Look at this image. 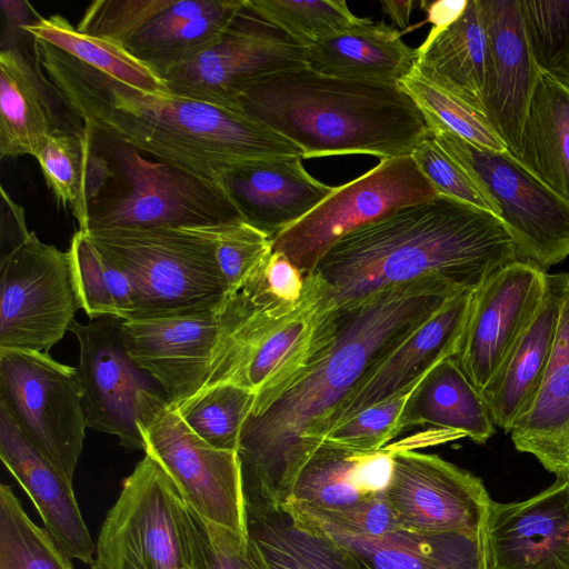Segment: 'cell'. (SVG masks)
Masks as SVG:
<instances>
[{
    "mask_svg": "<svg viewBox=\"0 0 569 569\" xmlns=\"http://www.w3.org/2000/svg\"><path fill=\"white\" fill-rule=\"evenodd\" d=\"M254 400L256 395L247 389L216 385L201 388L173 409L206 442L218 449L238 452L241 430Z\"/></svg>",
    "mask_w": 569,
    "mask_h": 569,
    "instance_id": "38",
    "label": "cell"
},
{
    "mask_svg": "<svg viewBox=\"0 0 569 569\" xmlns=\"http://www.w3.org/2000/svg\"><path fill=\"white\" fill-rule=\"evenodd\" d=\"M191 511V569H267L250 538L211 523Z\"/></svg>",
    "mask_w": 569,
    "mask_h": 569,
    "instance_id": "45",
    "label": "cell"
},
{
    "mask_svg": "<svg viewBox=\"0 0 569 569\" xmlns=\"http://www.w3.org/2000/svg\"><path fill=\"white\" fill-rule=\"evenodd\" d=\"M176 0H96L77 29L93 37L124 43Z\"/></svg>",
    "mask_w": 569,
    "mask_h": 569,
    "instance_id": "47",
    "label": "cell"
},
{
    "mask_svg": "<svg viewBox=\"0 0 569 569\" xmlns=\"http://www.w3.org/2000/svg\"><path fill=\"white\" fill-rule=\"evenodd\" d=\"M418 383L333 427L323 442L360 452H373L386 448L387 443L403 430V412Z\"/></svg>",
    "mask_w": 569,
    "mask_h": 569,
    "instance_id": "44",
    "label": "cell"
},
{
    "mask_svg": "<svg viewBox=\"0 0 569 569\" xmlns=\"http://www.w3.org/2000/svg\"><path fill=\"white\" fill-rule=\"evenodd\" d=\"M486 52L479 1L468 0L462 14L453 23L429 31L417 48L412 70L483 114Z\"/></svg>",
    "mask_w": 569,
    "mask_h": 569,
    "instance_id": "29",
    "label": "cell"
},
{
    "mask_svg": "<svg viewBox=\"0 0 569 569\" xmlns=\"http://www.w3.org/2000/svg\"><path fill=\"white\" fill-rule=\"evenodd\" d=\"M79 309L68 250L26 231L1 258L0 349L48 352Z\"/></svg>",
    "mask_w": 569,
    "mask_h": 569,
    "instance_id": "14",
    "label": "cell"
},
{
    "mask_svg": "<svg viewBox=\"0 0 569 569\" xmlns=\"http://www.w3.org/2000/svg\"><path fill=\"white\" fill-rule=\"evenodd\" d=\"M253 278L272 297L296 302L303 292L306 277L283 253L272 251Z\"/></svg>",
    "mask_w": 569,
    "mask_h": 569,
    "instance_id": "49",
    "label": "cell"
},
{
    "mask_svg": "<svg viewBox=\"0 0 569 569\" xmlns=\"http://www.w3.org/2000/svg\"><path fill=\"white\" fill-rule=\"evenodd\" d=\"M84 232L127 276L133 292L130 319L218 308L228 295L206 227Z\"/></svg>",
    "mask_w": 569,
    "mask_h": 569,
    "instance_id": "6",
    "label": "cell"
},
{
    "mask_svg": "<svg viewBox=\"0 0 569 569\" xmlns=\"http://www.w3.org/2000/svg\"><path fill=\"white\" fill-rule=\"evenodd\" d=\"M489 569H569V478L519 502L491 506Z\"/></svg>",
    "mask_w": 569,
    "mask_h": 569,
    "instance_id": "21",
    "label": "cell"
},
{
    "mask_svg": "<svg viewBox=\"0 0 569 569\" xmlns=\"http://www.w3.org/2000/svg\"><path fill=\"white\" fill-rule=\"evenodd\" d=\"M21 29L87 66L128 86L169 92L164 79L132 56L122 43L80 32L64 17L53 14L24 23Z\"/></svg>",
    "mask_w": 569,
    "mask_h": 569,
    "instance_id": "36",
    "label": "cell"
},
{
    "mask_svg": "<svg viewBox=\"0 0 569 569\" xmlns=\"http://www.w3.org/2000/svg\"><path fill=\"white\" fill-rule=\"evenodd\" d=\"M71 558L24 511L12 488L0 486V569H73Z\"/></svg>",
    "mask_w": 569,
    "mask_h": 569,
    "instance_id": "39",
    "label": "cell"
},
{
    "mask_svg": "<svg viewBox=\"0 0 569 569\" xmlns=\"http://www.w3.org/2000/svg\"><path fill=\"white\" fill-rule=\"evenodd\" d=\"M487 52L483 116L516 159L540 76L526 38L519 0H478Z\"/></svg>",
    "mask_w": 569,
    "mask_h": 569,
    "instance_id": "20",
    "label": "cell"
},
{
    "mask_svg": "<svg viewBox=\"0 0 569 569\" xmlns=\"http://www.w3.org/2000/svg\"><path fill=\"white\" fill-rule=\"evenodd\" d=\"M302 159L283 156L252 160L222 180L242 219L270 239L302 219L335 189L313 178Z\"/></svg>",
    "mask_w": 569,
    "mask_h": 569,
    "instance_id": "22",
    "label": "cell"
},
{
    "mask_svg": "<svg viewBox=\"0 0 569 569\" xmlns=\"http://www.w3.org/2000/svg\"><path fill=\"white\" fill-rule=\"evenodd\" d=\"M244 2L176 0L123 46L161 76L216 43L232 24Z\"/></svg>",
    "mask_w": 569,
    "mask_h": 569,
    "instance_id": "27",
    "label": "cell"
},
{
    "mask_svg": "<svg viewBox=\"0 0 569 569\" xmlns=\"http://www.w3.org/2000/svg\"><path fill=\"white\" fill-rule=\"evenodd\" d=\"M399 83L418 104L429 129L442 128L478 147L508 151L483 114L429 83L413 70Z\"/></svg>",
    "mask_w": 569,
    "mask_h": 569,
    "instance_id": "41",
    "label": "cell"
},
{
    "mask_svg": "<svg viewBox=\"0 0 569 569\" xmlns=\"http://www.w3.org/2000/svg\"><path fill=\"white\" fill-rule=\"evenodd\" d=\"M121 318L100 317L88 323L77 320L70 330L79 345L78 375L88 428L117 436L131 450H146L138 426L140 402L160 385L129 356Z\"/></svg>",
    "mask_w": 569,
    "mask_h": 569,
    "instance_id": "16",
    "label": "cell"
},
{
    "mask_svg": "<svg viewBox=\"0 0 569 569\" xmlns=\"http://www.w3.org/2000/svg\"><path fill=\"white\" fill-rule=\"evenodd\" d=\"M0 409L72 482L88 428L78 369L48 352L0 349Z\"/></svg>",
    "mask_w": 569,
    "mask_h": 569,
    "instance_id": "10",
    "label": "cell"
},
{
    "mask_svg": "<svg viewBox=\"0 0 569 569\" xmlns=\"http://www.w3.org/2000/svg\"><path fill=\"white\" fill-rule=\"evenodd\" d=\"M475 290L456 293L392 343L340 406L329 431L418 383L440 361L455 357L466 330Z\"/></svg>",
    "mask_w": 569,
    "mask_h": 569,
    "instance_id": "19",
    "label": "cell"
},
{
    "mask_svg": "<svg viewBox=\"0 0 569 569\" xmlns=\"http://www.w3.org/2000/svg\"><path fill=\"white\" fill-rule=\"evenodd\" d=\"M50 82L16 48L0 52V157H37L60 126Z\"/></svg>",
    "mask_w": 569,
    "mask_h": 569,
    "instance_id": "30",
    "label": "cell"
},
{
    "mask_svg": "<svg viewBox=\"0 0 569 569\" xmlns=\"http://www.w3.org/2000/svg\"><path fill=\"white\" fill-rule=\"evenodd\" d=\"M382 11L392 20L399 28H407L410 21L413 1L405 0H382L380 1Z\"/></svg>",
    "mask_w": 569,
    "mask_h": 569,
    "instance_id": "51",
    "label": "cell"
},
{
    "mask_svg": "<svg viewBox=\"0 0 569 569\" xmlns=\"http://www.w3.org/2000/svg\"><path fill=\"white\" fill-rule=\"evenodd\" d=\"M417 49L383 21L359 18L309 46L308 68L342 79L399 83L415 66Z\"/></svg>",
    "mask_w": 569,
    "mask_h": 569,
    "instance_id": "28",
    "label": "cell"
},
{
    "mask_svg": "<svg viewBox=\"0 0 569 569\" xmlns=\"http://www.w3.org/2000/svg\"><path fill=\"white\" fill-rule=\"evenodd\" d=\"M227 283L228 296L238 292L272 252L271 239L243 219L206 227Z\"/></svg>",
    "mask_w": 569,
    "mask_h": 569,
    "instance_id": "43",
    "label": "cell"
},
{
    "mask_svg": "<svg viewBox=\"0 0 569 569\" xmlns=\"http://www.w3.org/2000/svg\"><path fill=\"white\" fill-rule=\"evenodd\" d=\"M411 157L439 194L493 213L483 192L431 133L412 150Z\"/></svg>",
    "mask_w": 569,
    "mask_h": 569,
    "instance_id": "48",
    "label": "cell"
},
{
    "mask_svg": "<svg viewBox=\"0 0 569 569\" xmlns=\"http://www.w3.org/2000/svg\"><path fill=\"white\" fill-rule=\"evenodd\" d=\"M516 261L526 260L497 216L440 194L347 234L315 271L343 311L379 290L428 276L477 289Z\"/></svg>",
    "mask_w": 569,
    "mask_h": 569,
    "instance_id": "3",
    "label": "cell"
},
{
    "mask_svg": "<svg viewBox=\"0 0 569 569\" xmlns=\"http://www.w3.org/2000/svg\"><path fill=\"white\" fill-rule=\"evenodd\" d=\"M33 51L43 76L83 127L200 178L222 186L246 162L302 157L293 142L242 112L128 86L39 39Z\"/></svg>",
    "mask_w": 569,
    "mask_h": 569,
    "instance_id": "2",
    "label": "cell"
},
{
    "mask_svg": "<svg viewBox=\"0 0 569 569\" xmlns=\"http://www.w3.org/2000/svg\"><path fill=\"white\" fill-rule=\"evenodd\" d=\"M393 449L360 452L323 442L300 470L284 506L333 511L385 492Z\"/></svg>",
    "mask_w": 569,
    "mask_h": 569,
    "instance_id": "26",
    "label": "cell"
},
{
    "mask_svg": "<svg viewBox=\"0 0 569 569\" xmlns=\"http://www.w3.org/2000/svg\"><path fill=\"white\" fill-rule=\"evenodd\" d=\"M238 110L293 142L302 158H398L430 136L400 83L336 78L308 67L264 79L244 93Z\"/></svg>",
    "mask_w": 569,
    "mask_h": 569,
    "instance_id": "4",
    "label": "cell"
},
{
    "mask_svg": "<svg viewBox=\"0 0 569 569\" xmlns=\"http://www.w3.org/2000/svg\"><path fill=\"white\" fill-rule=\"evenodd\" d=\"M517 160L569 201V88L543 73L526 113Z\"/></svg>",
    "mask_w": 569,
    "mask_h": 569,
    "instance_id": "34",
    "label": "cell"
},
{
    "mask_svg": "<svg viewBox=\"0 0 569 569\" xmlns=\"http://www.w3.org/2000/svg\"><path fill=\"white\" fill-rule=\"evenodd\" d=\"M567 272L548 273L543 299L483 396L495 425L509 433L538 390L556 343Z\"/></svg>",
    "mask_w": 569,
    "mask_h": 569,
    "instance_id": "25",
    "label": "cell"
},
{
    "mask_svg": "<svg viewBox=\"0 0 569 569\" xmlns=\"http://www.w3.org/2000/svg\"><path fill=\"white\" fill-rule=\"evenodd\" d=\"M93 132L82 127L54 130L36 159L56 200L68 207L86 231L90 202L113 176L107 158L93 152Z\"/></svg>",
    "mask_w": 569,
    "mask_h": 569,
    "instance_id": "35",
    "label": "cell"
},
{
    "mask_svg": "<svg viewBox=\"0 0 569 569\" xmlns=\"http://www.w3.org/2000/svg\"><path fill=\"white\" fill-rule=\"evenodd\" d=\"M316 531L350 550L372 569H489L487 530L477 535H433L399 529L379 538Z\"/></svg>",
    "mask_w": 569,
    "mask_h": 569,
    "instance_id": "31",
    "label": "cell"
},
{
    "mask_svg": "<svg viewBox=\"0 0 569 569\" xmlns=\"http://www.w3.org/2000/svg\"><path fill=\"white\" fill-rule=\"evenodd\" d=\"M335 296L313 271L296 302L272 297L252 277L218 310L217 335L202 388L233 385L256 395L251 412L279 396L332 345Z\"/></svg>",
    "mask_w": 569,
    "mask_h": 569,
    "instance_id": "5",
    "label": "cell"
},
{
    "mask_svg": "<svg viewBox=\"0 0 569 569\" xmlns=\"http://www.w3.org/2000/svg\"><path fill=\"white\" fill-rule=\"evenodd\" d=\"M138 426L146 450L171 477L189 508L202 519L249 538L241 465L237 451L197 436L163 391L146 393Z\"/></svg>",
    "mask_w": 569,
    "mask_h": 569,
    "instance_id": "11",
    "label": "cell"
},
{
    "mask_svg": "<svg viewBox=\"0 0 569 569\" xmlns=\"http://www.w3.org/2000/svg\"><path fill=\"white\" fill-rule=\"evenodd\" d=\"M309 46L248 4L221 38L161 74L170 93L239 111L240 99L264 79L308 67Z\"/></svg>",
    "mask_w": 569,
    "mask_h": 569,
    "instance_id": "13",
    "label": "cell"
},
{
    "mask_svg": "<svg viewBox=\"0 0 569 569\" xmlns=\"http://www.w3.org/2000/svg\"><path fill=\"white\" fill-rule=\"evenodd\" d=\"M246 509L249 538L267 569H372L328 536L303 525L286 507Z\"/></svg>",
    "mask_w": 569,
    "mask_h": 569,
    "instance_id": "33",
    "label": "cell"
},
{
    "mask_svg": "<svg viewBox=\"0 0 569 569\" xmlns=\"http://www.w3.org/2000/svg\"><path fill=\"white\" fill-rule=\"evenodd\" d=\"M0 457L30 497L56 543L71 559L91 565L96 543L80 512L72 482L33 448L1 409Z\"/></svg>",
    "mask_w": 569,
    "mask_h": 569,
    "instance_id": "23",
    "label": "cell"
},
{
    "mask_svg": "<svg viewBox=\"0 0 569 569\" xmlns=\"http://www.w3.org/2000/svg\"><path fill=\"white\" fill-rule=\"evenodd\" d=\"M468 290L438 276L379 290L339 311L327 351L243 423L238 456L246 505L278 509L331 421L377 359L449 298Z\"/></svg>",
    "mask_w": 569,
    "mask_h": 569,
    "instance_id": "1",
    "label": "cell"
},
{
    "mask_svg": "<svg viewBox=\"0 0 569 569\" xmlns=\"http://www.w3.org/2000/svg\"><path fill=\"white\" fill-rule=\"evenodd\" d=\"M403 429L430 426L456 438L482 445L496 432L485 396L453 357L436 365L412 391L402 418Z\"/></svg>",
    "mask_w": 569,
    "mask_h": 569,
    "instance_id": "32",
    "label": "cell"
},
{
    "mask_svg": "<svg viewBox=\"0 0 569 569\" xmlns=\"http://www.w3.org/2000/svg\"><path fill=\"white\" fill-rule=\"evenodd\" d=\"M282 507L306 526L326 532L379 538L401 529L386 491L341 510L315 511Z\"/></svg>",
    "mask_w": 569,
    "mask_h": 569,
    "instance_id": "46",
    "label": "cell"
},
{
    "mask_svg": "<svg viewBox=\"0 0 569 569\" xmlns=\"http://www.w3.org/2000/svg\"><path fill=\"white\" fill-rule=\"evenodd\" d=\"M68 252L79 302L90 320L129 318L133 292L127 276L99 252L84 231L73 234Z\"/></svg>",
    "mask_w": 569,
    "mask_h": 569,
    "instance_id": "37",
    "label": "cell"
},
{
    "mask_svg": "<svg viewBox=\"0 0 569 569\" xmlns=\"http://www.w3.org/2000/svg\"><path fill=\"white\" fill-rule=\"evenodd\" d=\"M107 139L117 169L116 172L111 169L116 184L106 186L90 202L86 231L202 228L242 219L220 183L148 160L137 150Z\"/></svg>",
    "mask_w": 569,
    "mask_h": 569,
    "instance_id": "7",
    "label": "cell"
},
{
    "mask_svg": "<svg viewBox=\"0 0 569 569\" xmlns=\"http://www.w3.org/2000/svg\"><path fill=\"white\" fill-rule=\"evenodd\" d=\"M519 4L537 68L569 88V0H519Z\"/></svg>",
    "mask_w": 569,
    "mask_h": 569,
    "instance_id": "40",
    "label": "cell"
},
{
    "mask_svg": "<svg viewBox=\"0 0 569 569\" xmlns=\"http://www.w3.org/2000/svg\"><path fill=\"white\" fill-rule=\"evenodd\" d=\"M191 512L178 487L146 453L102 522L92 569H191Z\"/></svg>",
    "mask_w": 569,
    "mask_h": 569,
    "instance_id": "8",
    "label": "cell"
},
{
    "mask_svg": "<svg viewBox=\"0 0 569 569\" xmlns=\"http://www.w3.org/2000/svg\"><path fill=\"white\" fill-rule=\"evenodd\" d=\"M219 307L121 321L129 356L160 385L172 408L206 382Z\"/></svg>",
    "mask_w": 569,
    "mask_h": 569,
    "instance_id": "18",
    "label": "cell"
},
{
    "mask_svg": "<svg viewBox=\"0 0 569 569\" xmlns=\"http://www.w3.org/2000/svg\"><path fill=\"white\" fill-rule=\"evenodd\" d=\"M556 478H569V273L553 351L540 386L509 431Z\"/></svg>",
    "mask_w": 569,
    "mask_h": 569,
    "instance_id": "24",
    "label": "cell"
},
{
    "mask_svg": "<svg viewBox=\"0 0 569 569\" xmlns=\"http://www.w3.org/2000/svg\"><path fill=\"white\" fill-rule=\"evenodd\" d=\"M386 497L401 529L433 535L486 531L493 503L479 477L402 447L393 449Z\"/></svg>",
    "mask_w": 569,
    "mask_h": 569,
    "instance_id": "15",
    "label": "cell"
},
{
    "mask_svg": "<svg viewBox=\"0 0 569 569\" xmlns=\"http://www.w3.org/2000/svg\"><path fill=\"white\" fill-rule=\"evenodd\" d=\"M247 4L308 46L346 29L359 19L341 0H247Z\"/></svg>",
    "mask_w": 569,
    "mask_h": 569,
    "instance_id": "42",
    "label": "cell"
},
{
    "mask_svg": "<svg viewBox=\"0 0 569 569\" xmlns=\"http://www.w3.org/2000/svg\"><path fill=\"white\" fill-rule=\"evenodd\" d=\"M468 0H439L422 2L431 30L438 31L453 23L463 12Z\"/></svg>",
    "mask_w": 569,
    "mask_h": 569,
    "instance_id": "50",
    "label": "cell"
},
{
    "mask_svg": "<svg viewBox=\"0 0 569 569\" xmlns=\"http://www.w3.org/2000/svg\"><path fill=\"white\" fill-rule=\"evenodd\" d=\"M439 192L411 154L380 159L375 168L333 191L302 219L271 239L306 277L347 234Z\"/></svg>",
    "mask_w": 569,
    "mask_h": 569,
    "instance_id": "12",
    "label": "cell"
},
{
    "mask_svg": "<svg viewBox=\"0 0 569 569\" xmlns=\"http://www.w3.org/2000/svg\"><path fill=\"white\" fill-rule=\"evenodd\" d=\"M547 284L543 269L529 261H516L491 273L475 290L453 358L482 395L533 319Z\"/></svg>",
    "mask_w": 569,
    "mask_h": 569,
    "instance_id": "17",
    "label": "cell"
},
{
    "mask_svg": "<svg viewBox=\"0 0 569 569\" xmlns=\"http://www.w3.org/2000/svg\"><path fill=\"white\" fill-rule=\"evenodd\" d=\"M437 143L470 176L526 261L545 271L569 257V201L511 156L472 144L438 127Z\"/></svg>",
    "mask_w": 569,
    "mask_h": 569,
    "instance_id": "9",
    "label": "cell"
}]
</instances>
